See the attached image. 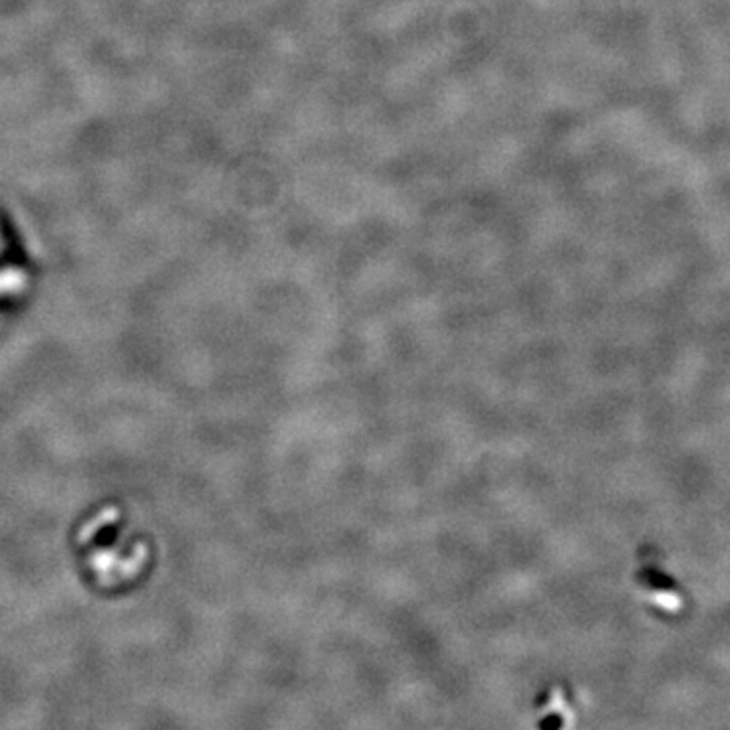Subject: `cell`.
Listing matches in <instances>:
<instances>
[{
	"label": "cell",
	"mask_w": 730,
	"mask_h": 730,
	"mask_svg": "<svg viewBox=\"0 0 730 730\" xmlns=\"http://www.w3.org/2000/svg\"><path fill=\"white\" fill-rule=\"evenodd\" d=\"M77 558L98 586L118 588L136 583L145 575L151 548L128 520L116 509H108L80 525Z\"/></svg>",
	"instance_id": "1"
},
{
	"label": "cell",
	"mask_w": 730,
	"mask_h": 730,
	"mask_svg": "<svg viewBox=\"0 0 730 730\" xmlns=\"http://www.w3.org/2000/svg\"><path fill=\"white\" fill-rule=\"evenodd\" d=\"M541 726H567L575 717V708H572V696L564 688H554L550 694L544 696L541 700Z\"/></svg>",
	"instance_id": "2"
}]
</instances>
